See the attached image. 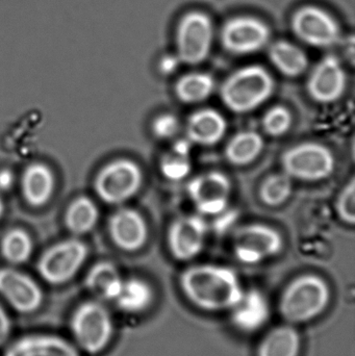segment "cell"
<instances>
[{
  "label": "cell",
  "mask_w": 355,
  "mask_h": 356,
  "mask_svg": "<svg viewBox=\"0 0 355 356\" xmlns=\"http://www.w3.org/2000/svg\"><path fill=\"white\" fill-rule=\"evenodd\" d=\"M33 243L28 232L21 228L8 230L0 241V254L6 263L20 266L33 255Z\"/></svg>",
  "instance_id": "cell-29"
},
{
  "label": "cell",
  "mask_w": 355,
  "mask_h": 356,
  "mask_svg": "<svg viewBox=\"0 0 355 356\" xmlns=\"http://www.w3.org/2000/svg\"><path fill=\"white\" fill-rule=\"evenodd\" d=\"M123 280L118 268L110 261H99L85 278L87 290L101 302H114L122 288Z\"/></svg>",
  "instance_id": "cell-21"
},
{
  "label": "cell",
  "mask_w": 355,
  "mask_h": 356,
  "mask_svg": "<svg viewBox=\"0 0 355 356\" xmlns=\"http://www.w3.org/2000/svg\"><path fill=\"white\" fill-rule=\"evenodd\" d=\"M231 309L233 323L244 332H258L270 318L268 299L258 290L244 291L241 298Z\"/></svg>",
  "instance_id": "cell-19"
},
{
  "label": "cell",
  "mask_w": 355,
  "mask_h": 356,
  "mask_svg": "<svg viewBox=\"0 0 355 356\" xmlns=\"http://www.w3.org/2000/svg\"><path fill=\"white\" fill-rule=\"evenodd\" d=\"M3 356H81V351L62 337L38 334L17 339Z\"/></svg>",
  "instance_id": "cell-17"
},
{
  "label": "cell",
  "mask_w": 355,
  "mask_h": 356,
  "mask_svg": "<svg viewBox=\"0 0 355 356\" xmlns=\"http://www.w3.org/2000/svg\"><path fill=\"white\" fill-rule=\"evenodd\" d=\"M208 226L204 216L190 213L176 218L168 229L169 250L177 261H188L204 250Z\"/></svg>",
  "instance_id": "cell-14"
},
{
  "label": "cell",
  "mask_w": 355,
  "mask_h": 356,
  "mask_svg": "<svg viewBox=\"0 0 355 356\" xmlns=\"http://www.w3.org/2000/svg\"><path fill=\"white\" fill-rule=\"evenodd\" d=\"M281 167L292 179L320 181L333 175L336 158L327 146L317 142H304L283 152Z\"/></svg>",
  "instance_id": "cell-8"
},
{
  "label": "cell",
  "mask_w": 355,
  "mask_h": 356,
  "mask_svg": "<svg viewBox=\"0 0 355 356\" xmlns=\"http://www.w3.org/2000/svg\"><path fill=\"white\" fill-rule=\"evenodd\" d=\"M99 209L96 203L87 196L74 199L65 213V225L74 236L89 234L97 225Z\"/></svg>",
  "instance_id": "cell-26"
},
{
  "label": "cell",
  "mask_w": 355,
  "mask_h": 356,
  "mask_svg": "<svg viewBox=\"0 0 355 356\" xmlns=\"http://www.w3.org/2000/svg\"><path fill=\"white\" fill-rule=\"evenodd\" d=\"M267 54L274 68L291 79L304 74L310 65L308 54L304 49L286 40H279L269 44Z\"/></svg>",
  "instance_id": "cell-22"
},
{
  "label": "cell",
  "mask_w": 355,
  "mask_h": 356,
  "mask_svg": "<svg viewBox=\"0 0 355 356\" xmlns=\"http://www.w3.org/2000/svg\"><path fill=\"white\" fill-rule=\"evenodd\" d=\"M14 173L8 169L0 170V191H8L14 184Z\"/></svg>",
  "instance_id": "cell-36"
},
{
  "label": "cell",
  "mask_w": 355,
  "mask_h": 356,
  "mask_svg": "<svg viewBox=\"0 0 355 356\" xmlns=\"http://www.w3.org/2000/svg\"><path fill=\"white\" fill-rule=\"evenodd\" d=\"M274 87V79L264 66L248 65L223 81L220 97L231 112L246 114L264 104L272 95Z\"/></svg>",
  "instance_id": "cell-2"
},
{
  "label": "cell",
  "mask_w": 355,
  "mask_h": 356,
  "mask_svg": "<svg viewBox=\"0 0 355 356\" xmlns=\"http://www.w3.org/2000/svg\"><path fill=\"white\" fill-rule=\"evenodd\" d=\"M293 117L289 108L283 106H274L265 113L262 127L267 135L273 138L286 135L291 129Z\"/></svg>",
  "instance_id": "cell-31"
},
{
  "label": "cell",
  "mask_w": 355,
  "mask_h": 356,
  "mask_svg": "<svg viewBox=\"0 0 355 356\" xmlns=\"http://www.w3.org/2000/svg\"><path fill=\"white\" fill-rule=\"evenodd\" d=\"M12 321L8 312L0 303V348L6 346L12 334Z\"/></svg>",
  "instance_id": "cell-34"
},
{
  "label": "cell",
  "mask_w": 355,
  "mask_h": 356,
  "mask_svg": "<svg viewBox=\"0 0 355 356\" xmlns=\"http://www.w3.org/2000/svg\"><path fill=\"white\" fill-rule=\"evenodd\" d=\"M23 198L29 207L39 209L49 202L56 190L53 171L43 163L26 167L21 179Z\"/></svg>",
  "instance_id": "cell-20"
},
{
  "label": "cell",
  "mask_w": 355,
  "mask_h": 356,
  "mask_svg": "<svg viewBox=\"0 0 355 356\" xmlns=\"http://www.w3.org/2000/svg\"><path fill=\"white\" fill-rule=\"evenodd\" d=\"M346 83L347 75L341 60L335 54H327L311 71L306 91L315 102L331 104L343 96Z\"/></svg>",
  "instance_id": "cell-15"
},
{
  "label": "cell",
  "mask_w": 355,
  "mask_h": 356,
  "mask_svg": "<svg viewBox=\"0 0 355 356\" xmlns=\"http://www.w3.org/2000/svg\"><path fill=\"white\" fill-rule=\"evenodd\" d=\"M215 26L212 18L201 10H191L181 17L175 31V48L181 64H202L212 51Z\"/></svg>",
  "instance_id": "cell-5"
},
{
  "label": "cell",
  "mask_w": 355,
  "mask_h": 356,
  "mask_svg": "<svg viewBox=\"0 0 355 356\" xmlns=\"http://www.w3.org/2000/svg\"><path fill=\"white\" fill-rule=\"evenodd\" d=\"M108 234L115 246L125 252H135L145 245L148 226L143 216L131 207L117 209L108 224Z\"/></svg>",
  "instance_id": "cell-16"
},
{
  "label": "cell",
  "mask_w": 355,
  "mask_h": 356,
  "mask_svg": "<svg viewBox=\"0 0 355 356\" xmlns=\"http://www.w3.org/2000/svg\"><path fill=\"white\" fill-rule=\"evenodd\" d=\"M181 121L171 113H163L154 119L151 131L154 137L158 140H172L181 131Z\"/></svg>",
  "instance_id": "cell-33"
},
{
  "label": "cell",
  "mask_w": 355,
  "mask_h": 356,
  "mask_svg": "<svg viewBox=\"0 0 355 356\" xmlns=\"http://www.w3.org/2000/svg\"><path fill=\"white\" fill-rule=\"evenodd\" d=\"M152 301L154 291L150 284L141 278H129L123 282L114 303L124 313L140 314L149 309Z\"/></svg>",
  "instance_id": "cell-27"
},
{
  "label": "cell",
  "mask_w": 355,
  "mask_h": 356,
  "mask_svg": "<svg viewBox=\"0 0 355 356\" xmlns=\"http://www.w3.org/2000/svg\"><path fill=\"white\" fill-rule=\"evenodd\" d=\"M331 300L329 284L313 274L294 280L283 292L281 315L291 323H304L320 316Z\"/></svg>",
  "instance_id": "cell-4"
},
{
  "label": "cell",
  "mask_w": 355,
  "mask_h": 356,
  "mask_svg": "<svg viewBox=\"0 0 355 356\" xmlns=\"http://www.w3.org/2000/svg\"><path fill=\"white\" fill-rule=\"evenodd\" d=\"M336 211L344 223L354 225L355 223V179L352 177L339 193L336 201Z\"/></svg>",
  "instance_id": "cell-32"
},
{
  "label": "cell",
  "mask_w": 355,
  "mask_h": 356,
  "mask_svg": "<svg viewBox=\"0 0 355 356\" xmlns=\"http://www.w3.org/2000/svg\"><path fill=\"white\" fill-rule=\"evenodd\" d=\"M4 209H6V205H4L3 200H2L1 196H0V220H1L2 216H3Z\"/></svg>",
  "instance_id": "cell-37"
},
{
  "label": "cell",
  "mask_w": 355,
  "mask_h": 356,
  "mask_svg": "<svg viewBox=\"0 0 355 356\" xmlns=\"http://www.w3.org/2000/svg\"><path fill=\"white\" fill-rule=\"evenodd\" d=\"M70 332L79 351L100 355L114 338V320L104 302L96 299L85 301L71 315Z\"/></svg>",
  "instance_id": "cell-3"
},
{
  "label": "cell",
  "mask_w": 355,
  "mask_h": 356,
  "mask_svg": "<svg viewBox=\"0 0 355 356\" xmlns=\"http://www.w3.org/2000/svg\"><path fill=\"white\" fill-rule=\"evenodd\" d=\"M264 146V140L260 133L246 129L236 134L227 142L224 156L233 166H247L261 156Z\"/></svg>",
  "instance_id": "cell-23"
},
{
  "label": "cell",
  "mask_w": 355,
  "mask_h": 356,
  "mask_svg": "<svg viewBox=\"0 0 355 356\" xmlns=\"http://www.w3.org/2000/svg\"><path fill=\"white\" fill-rule=\"evenodd\" d=\"M290 25L294 35L311 47L327 49L342 40L337 19L320 6L308 4L298 8L292 15Z\"/></svg>",
  "instance_id": "cell-9"
},
{
  "label": "cell",
  "mask_w": 355,
  "mask_h": 356,
  "mask_svg": "<svg viewBox=\"0 0 355 356\" xmlns=\"http://www.w3.org/2000/svg\"><path fill=\"white\" fill-rule=\"evenodd\" d=\"M181 286L193 305L208 312L231 309L244 292L233 270L210 264L188 268L181 274Z\"/></svg>",
  "instance_id": "cell-1"
},
{
  "label": "cell",
  "mask_w": 355,
  "mask_h": 356,
  "mask_svg": "<svg viewBox=\"0 0 355 356\" xmlns=\"http://www.w3.org/2000/svg\"><path fill=\"white\" fill-rule=\"evenodd\" d=\"M283 240L275 228L266 224H248L236 230L233 249L238 261L258 265L281 252Z\"/></svg>",
  "instance_id": "cell-10"
},
{
  "label": "cell",
  "mask_w": 355,
  "mask_h": 356,
  "mask_svg": "<svg viewBox=\"0 0 355 356\" xmlns=\"http://www.w3.org/2000/svg\"><path fill=\"white\" fill-rule=\"evenodd\" d=\"M223 48L235 56H250L268 47L271 29L254 16H235L225 21L220 31Z\"/></svg>",
  "instance_id": "cell-11"
},
{
  "label": "cell",
  "mask_w": 355,
  "mask_h": 356,
  "mask_svg": "<svg viewBox=\"0 0 355 356\" xmlns=\"http://www.w3.org/2000/svg\"><path fill=\"white\" fill-rule=\"evenodd\" d=\"M179 64H181V63L179 62L176 54H174V56L170 54V56H164V58L160 60V69L165 73L173 72V71L176 70Z\"/></svg>",
  "instance_id": "cell-35"
},
{
  "label": "cell",
  "mask_w": 355,
  "mask_h": 356,
  "mask_svg": "<svg viewBox=\"0 0 355 356\" xmlns=\"http://www.w3.org/2000/svg\"><path fill=\"white\" fill-rule=\"evenodd\" d=\"M143 184V172L129 159H117L104 165L94 179V190L104 203L120 205L133 198Z\"/></svg>",
  "instance_id": "cell-7"
},
{
  "label": "cell",
  "mask_w": 355,
  "mask_h": 356,
  "mask_svg": "<svg viewBox=\"0 0 355 356\" xmlns=\"http://www.w3.org/2000/svg\"><path fill=\"white\" fill-rule=\"evenodd\" d=\"M193 144L185 138L177 140L160 160V171L170 181H181L192 171L191 148Z\"/></svg>",
  "instance_id": "cell-25"
},
{
  "label": "cell",
  "mask_w": 355,
  "mask_h": 356,
  "mask_svg": "<svg viewBox=\"0 0 355 356\" xmlns=\"http://www.w3.org/2000/svg\"><path fill=\"white\" fill-rule=\"evenodd\" d=\"M0 297L21 315H31L41 309L44 293L35 280L16 268H0Z\"/></svg>",
  "instance_id": "cell-13"
},
{
  "label": "cell",
  "mask_w": 355,
  "mask_h": 356,
  "mask_svg": "<svg viewBox=\"0 0 355 356\" xmlns=\"http://www.w3.org/2000/svg\"><path fill=\"white\" fill-rule=\"evenodd\" d=\"M299 351V334L290 326H281L265 338L258 356H298Z\"/></svg>",
  "instance_id": "cell-28"
},
{
  "label": "cell",
  "mask_w": 355,
  "mask_h": 356,
  "mask_svg": "<svg viewBox=\"0 0 355 356\" xmlns=\"http://www.w3.org/2000/svg\"><path fill=\"white\" fill-rule=\"evenodd\" d=\"M89 257V247L79 238H67L44 251L37 264L40 277L51 284H68L81 271Z\"/></svg>",
  "instance_id": "cell-6"
},
{
  "label": "cell",
  "mask_w": 355,
  "mask_h": 356,
  "mask_svg": "<svg viewBox=\"0 0 355 356\" xmlns=\"http://www.w3.org/2000/svg\"><path fill=\"white\" fill-rule=\"evenodd\" d=\"M185 131V138L192 144L214 146L224 138L227 131V121L215 108H201L189 117Z\"/></svg>",
  "instance_id": "cell-18"
},
{
  "label": "cell",
  "mask_w": 355,
  "mask_h": 356,
  "mask_svg": "<svg viewBox=\"0 0 355 356\" xmlns=\"http://www.w3.org/2000/svg\"><path fill=\"white\" fill-rule=\"evenodd\" d=\"M216 81L212 74L194 71L177 79L174 92L183 104H196L208 99L214 93Z\"/></svg>",
  "instance_id": "cell-24"
},
{
  "label": "cell",
  "mask_w": 355,
  "mask_h": 356,
  "mask_svg": "<svg viewBox=\"0 0 355 356\" xmlns=\"http://www.w3.org/2000/svg\"><path fill=\"white\" fill-rule=\"evenodd\" d=\"M187 193L199 215L214 217L229 207L231 181L220 171H206L190 179Z\"/></svg>",
  "instance_id": "cell-12"
},
{
  "label": "cell",
  "mask_w": 355,
  "mask_h": 356,
  "mask_svg": "<svg viewBox=\"0 0 355 356\" xmlns=\"http://www.w3.org/2000/svg\"><path fill=\"white\" fill-rule=\"evenodd\" d=\"M293 192V179L285 172L269 175L260 188L261 200L268 207L283 204Z\"/></svg>",
  "instance_id": "cell-30"
}]
</instances>
